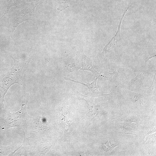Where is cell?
Wrapping results in <instances>:
<instances>
[{
    "mask_svg": "<svg viewBox=\"0 0 156 156\" xmlns=\"http://www.w3.org/2000/svg\"><path fill=\"white\" fill-rule=\"evenodd\" d=\"M98 77L94 78V80L91 83H86L79 82L74 80H72L69 78L67 77H64V79L73 82H74L78 83H79L83 84L87 87L92 92L96 94H100L101 93L98 90V88L96 85V82L97 78Z\"/></svg>",
    "mask_w": 156,
    "mask_h": 156,
    "instance_id": "cell-6",
    "label": "cell"
},
{
    "mask_svg": "<svg viewBox=\"0 0 156 156\" xmlns=\"http://www.w3.org/2000/svg\"><path fill=\"white\" fill-rule=\"evenodd\" d=\"M35 7V6L31 7L27 5L16 8L11 17V27L12 33L17 27L22 22L34 19Z\"/></svg>",
    "mask_w": 156,
    "mask_h": 156,
    "instance_id": "cell-2",
    "label": "cell"
},
{
    "mask_svg": "<svg viewBox=\"0 0 156 156\" xmlns=\"http://www.w3.org/2000/svg\"><path fill=\"white\" fill-rule=\"evenodd\" d=\"M116 143L114 142H109L104 144L103 147L106 151L112 149L116 146Z\"/></svg>",
    "mask_w": 156,
    "mask_h": 156,
    "instance_id": "cell-7",
    "label": "cell"
},
{
    "mask_svg": "<svg viewBox=\"0 0 156 156\" xmlns=\"http://www.w3.org/2000/svg\"><path fill=\"white\" fill-rule=\"evenodd\" d=\"M82 68L80 69L82 70H86L91 71L93 73L94 78L99 77L100 73H99L93 68L91 60L84 55L82 57Z\"/></svg>",
    "mask_w": 156,
    "mask_h": 156,
    "instance_id": "cell-5",
    "label": "cell"
},
{
    "mask_svg": "<svg viewBox=\"0 0 156 156\" xmlns=\"http://www.w3.org/2000/svg\"><path fill=\"white\" fill-rule=\"evenodd\" d=\"M14 61V65L3 77L0 79V106L4 108V97L9 88L13 84L22 85L24 73L28 66L27 61L17 60L11 54Z\"/></svg>",
    "mask_w": 156,
    "mask_h": 156,
    "instance_id": "cell-1",
    "label": "cell"
},
{
    "mask_svg": "<svg viewBox=\"0 0 156 156\" xmlns=\"http://www.w3.org/2000/svg\"><path fill=\"white\" fill-rule=\"evenodd\" d=\"M128 8L125 10L121 18L119 17V23L118 25V29L115 35L112 38L110 41L106 45L103 49V52L106 53L117 44L120 38V28L121 23L123 17L125 15Z\"/></svg>",
    "mask_w": 156,
    "mask_h": 156,
    "instance_id": "cell-4",
    "label": "cell"
},
{
    "mask_svg": "<svg viewBox=\"0 0 156 156\" xmlns=\"http://www.w3.org/2000/svg\"><path fill=\"white\" fill-rule=\"evenodd\" d=\"M26 103L23 104L21 108L19 111L10 114L9 126L10 127L17 126L24 127L29 122L31 117L29 116L26 112Z\"/></svg>",
    "mask_w": 156,
    "mask_h": 156,
    "instance_id": "cell-3",
    "label": "cell"
}]
</instances>
